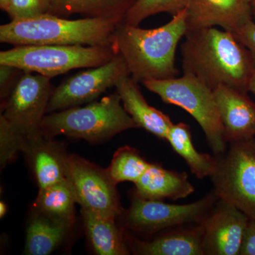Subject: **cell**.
Masks as SVG:
<instances>
[{
	"instance_id": "52a82bcc",
	"label": "cell",
	"mask_w": 255,
	"mask_h": 255,
	"mask_svg": "<svg viewBox=\"0 0 255 255\" xmlns=\"http://www.w3.org/2000/svg\"><path fill=\"white\" fill-rule=\"evenodd\" d=\"M210 177L219 199L255 221V137L231 142Z\"/></svg>"
},
{
	"instance_id": "d6a6232c",
	"label": "cell",
	"mask_w": 255,
	"mask_h": 255,
	"mask_svg": "<svg viewBox=\"0 0 255 255\" xmlns=\"http://www.w3.org/2000/svg\"><path fill=\"white\" fill-rule=\"evenodd\" d=\"M10 0H0V7L3 11H6L9 6Z\"/></svg>"
},
{
	"instance_id": "30bf717a",
	"label": "cell",
	"mask_w": 255,
	"mask_h": 255,
	"mask_svg": "<svg viewBox=\"0 0 255 255\" xmlns=\"http://www.w3.org/2000/svg\"><path fill=\"white\" fill-rule=\"evenodd\" d=\"M67 179L73 186L81 209L119 218L124 212L117 185L107 169L75 154L69 155Z\"/></svg>"
},
{
	"instance_id": "7402d4cb",
	"label": "cell",
	"mask_w": 255,
	"mask_h": 255,
	"mask_svg": "<svg viewBox=\"0 0 255 255\" xmlns=\"http://www.w3.org/2000/svg\"><path fill=\"white\" fill-rule=\"evenodd\" d=\"M78 204L73 186L68 179L39 189L33 209L50 219L73 225Z\"/></svg>"
},
{
	"instance_id": "4316f807",
	"label": "cell",
	"mask_w": 255,
	"mask_h": 255,
	"mask_svg": "<svg viewBox=\"0 0 255 255\" xmlns=\"http://www.w3.org/2000/svg\"><path fill=\"white\" fill-rule=\"evenodd\" d=\"M50 0H10L6 12L11 20L24 19L48 14Z\"/></svg>"
},
{
	"instance_id": "603a6c76",
	"label": "cell",
	"mask_w": 255,
	"mask_h": 255,
	"mask_svg": "<svg viewBox=\"0 0 255 255\" xmlns=\"http://www.w3.org/2000/svg\"><path fill=\"white\" fill-rule=\"evenodd\" d=\"M167 141L172 149L187 162L191 173L198 179L211 177L216 169V156L198 152L192 142L190 127L184 123L172 124Z\"/></svg>"
},
{
	"instance_id": "e0dca14e",
	"label": "cell",
	"mask_w": 255,
	"mask_h": 255,
	"mask_svg": "<svg viewBox=\"0 0 255 255\" xmlns=\"http://www.w3.org/2000/svg\"><path fill=\"white\" fill-rule=\"evenodd\" d=\"M124 108L136 124L156 137L167 140V134L172 123L166 115L148 105L142 96L138 82L130 75L122 77L115 85Z\"/></svg>"
},
{
	"instance_id": "f1b7e54d",
	"label": "cell",
	"mask_w": 255,
	"mask_h": 255,
	"mask_svg": "<svg viewBox=\"0 0 255 255\" xmlns=\"http://www.w3.org/2000/svg\"><path fill=\"white\" fill-rule=\"evenodd\" d=\"M233 33L238 41L251 52L255 60V21H248Z\"/></svg>"
},
{
	"instance_id": "484cf974",
	"label": "cell",
	"mask_w": 255,
	"mask_h": 255,
	"mask_svg": "<svg viewBox=\"0 0 255 255\" xmlns=\"http://www.w3.org/2000/svg\"><path fill=\"white\" fill-rule=\"evenodd\" d=\"M25 140L13 130L7 121L0 116V167L4 168L14 162L18 152H22Z\"/></svg>"
},
{
	"instance_id": "6da1fadb",
	"label": "cell",
	"mask_w": 255,
	"mask_h": 255,
	"mask_svg": "<svg viewBox=\"0 0 255 255\" xmlns=\"http://www.w3.org/2000/svg\"><path fill=\"white\" fill-rule=\"evenodd\" d=\"M184 37L180 46L183 73L213 90L226 86L249 92L255 60L233 32L204 28L187 31Z\"/></svg>"
},
{
	"instance_id": "5b68a950",
	"label": "cell",
	"mask_w": 255,
	"mask_h": 255,
	"mask_svg": "<svg viewBox=\"0 0 255 255\" xmlns=\"http://www.w3.org/2000/svg\"><path fill=\"white\" fill-rule=\"evenodd\" d=\"M142 84L164 103L181 107L194 117L205 134L214 155L217 157L226 152L228 143L225 138L214 90L187 74L167 80H146Z\"/></svg>"
},
{
	"instance_id": "4dcf8cb0",
	"label": "cell",
	"mask_w": 255,
	"mask_h": 255,
	"mask_svg": "<svg viewBox=\"0 0 255 255\" xmlns=\"http://www.w3.org/2000/svg\"><path fill=\"white\" fill-rule=\"evenodd\" d=\"M248 91L251 92L253 95H255V72L254 75H253V78L251 79V83H250L249 89Z\"/></svg>"
},
{
	"instance_id": "9c48e42d",
	"label": "cell",
	"mask_w": 255,
	"mask_h": 255,
	"mask_svg": "<svg viewBox=\"0 0 255 255\" xmlns=\"http://www.w3.org/2000/svg\"><path fill=\"white\" fill-rule=\"evenodd\" d=\"M50 80L23 71L9 97L1 103V115L25 140L41 135L42 122L55 90Z\"/></svg>"
},
{
	"instance_id": "7c38bea8",
	"label": "cell",
	"mask_w": 255,
	"mask_h": 255,
	"mask_svg": "<svg viewBox=\"0 0 255 255\" xmlns=\"http://www.w3.org/2000/svg\"><path fill=\"white\" fill-rule=\"evenodd\" d=\"M249 221L241 210L219 199L201 223L204 255H239Z\"/></svg>"
},
{
	"instance_id": "ba28073f",
	"label": "cell",
	"mask_w": 255,
	"mask_h": 255,
	"mask_svg": "<svg viewBox=\"0 0 255 255\" xmlns=\"http://www.w3.org/2000/svg\"><path fill=\"white\" fill-rule=\"evenodd\" d=\"M219 199L214 190L188 204H166L134 195L130 207L119 218L124 228L142 234H157L169 228L203 222Z\"/></svg>"
},
{
	"instance_id": "277c9868",
	"label": "cell",
	"mask_w": 255,
	"mask_h": 255,
	"mask_svg": "<svg viewBox=\"0 0 255 255\" xmlns=\"http://www.w3.org/2000/svg\"><path fill=\"white\" fill-rule=\"evenodd\" d=\"M135 128L136 124L124 108L116 92L85 107L47 114L42 122L41 134L51 138L63 135L99 143Z\"/></svg>"
},
{
	"instance_id": "836d02e7",
	"label": "cell",
	"mask_w": 255,
	"mask_h": 255,
	"mask_svg": "<svg viewBox=\"0 0 255 255\" xmlns=\"http://www.w3.org/2000/svg\"><path fill=\"white\" fill-rule=\"evenodd\" d=\"M253 21H255V0H251Z\"/></svg>"
},
{
	"instance_id": "83f0119b",
	"label": "cell",
	"mask_w": 255,
	"mask_h": 255,
	"mask_svg": "<svg viewBox=\"0 0 255 255\" xmlns=\"http://www.w3.org/2000/svg\"><path fill=\"white\" fill-rule=\"evenodd\" d=\"M23 70L11 65H0V98L1 103L9 97L14 90Z\"/></svg>"
},
{
	"instance_id": "ffe728a7",
	"label": "cell",
	"mask_w": 255,
	"mask_h": 255,
	"mask_svg": "<svg viewBox=\"0 0 255 255\" xmlns=\"http://www.w3.org/2000/svg\"><path fill=\"white\" fill-rule=\"evenodd\" d=\"M72 226V224L50 219L33 209L26 227L23 254H51L63 244Z\"/></svg>"
},
{
	"instance_id": "44dd1931",
	"label": "cell",
	"mask_w": 255,
	"mask_h": 255,
	"mask_svg": "<svg viewBox=\"0 0 255 255\" xmlns=\"http://www.w3.org/2000/svg\"><path fill=\"white\" fill-rule=\"evenodd\" d=\"M136 0H50L48 14L68 18L75 14L123 23Z\"/></svg>"
},
{
	"instance_id": "9a60e30c",
	"label": "cell",
	"mask_w": 255,
	"mask_h": 255,
	"mask_svg": "<svg viewBox=\"0 0 255 255\" xmlns=\"http://www.w3.org/2000/svg\"><path fill=\"white\" fill-rule=\"evenodd\" d=\"M201 223L164 230L150 241H142L127 234L126 238L134 255H204Z\"/></svg>"
},
{
	"instance_id": "7a4b0ae2",
	"label": "cell",
	"mask_w": 255,
	"mask_h": 255,
	"mask_svg": "<svg viewBox=\"0 0 255 255\" xmlns=\"http://www.w3.org/2000/svg\"><path fill=\"white\" fill-rule=\"evenodd\" d=\"M187 31V9L160 27L146 29L126 23L119 25L112 48L127 63L137 82L177 78L176 52Z\"/></svg>"
},
{
	"instance_id": "8992f818",
	"label": "cell",
	"mask_w": 255,
	"mask_h": 255,
	"mask_svg": "<svg viewBox=\"0 0 255 255\" xmlns=\"http://www.w3.org/2000/svg\"><path fill=\"white\" fill-rule=\"evenodd\" d=\"M116 55L111 46H18L0 52V65L53 78L75 69L100 66Z\"/></svg>"
},
{
	"instance_id": "cb8c5ba5",
	"label": "cell",
	"mask_w": 255,
	"mask_h": 255,
	"mask_svg": "<svg viewBox=\"0 0 255 255\" xmlns=\"http://www.w3.org/2000/svg\"><path fill=\"white\" fill-rule=\"evenodd\" d=\"M150 164L135 148L124 146L116 151L107 170L116 184L123 182L135 184L143 175Z\"/></svg>"
},
{
	"instance_id": "f546056e",
	"label": "cell",
	"mask_w": 255,
	"mask_h": 255,
	"mask_svg": "<svg viewBox=\"0 0 255 255\" xmlns=\"http://www.w3.org/2000/svg\"><path fill=\"white\" fill-rule=\"evenodd\" d=\"M239 255H255V221L250 219Z\"/></svg>"
},
{
	"instance_id": "ac0fdd59",
	"label": "cell",
	"mask_w": 255,
	"mask_h": 255,
	"mask_svg": "<svg viewBox=\"0 0 255 255\" xmlns=\"http://www.w3.org/2000/svg\"><path fill=\"white\" fill-rule=\"evenodd\" d=\"M135 185L134 195L148 200L177 201L185 199L195 191L187 172L169 170L157 163H150Z\"/></svg>"
},
{
	"instance_id": "3957f363",
	"label": "cell",
	"mask_w": 255,
	"mask_h": 255,
	"mask_svg": "<svg viewBox=\"0 0 255 255\" xmlns=\"http://www.w3.org/2000/svg\"><path fill=\"white\" fill-rule=\"evenodd\" d=\"M121 22L102 18L71 20L45 14L11 20L0 26V41L14 46L30 45L112 46Z\"/></svg>"
},
{
	"instance_id": "2e32d148",
	"label": "cell",
	"mask_w": 255,
	"mask_h": 255,
	"mask_svg": "<svg viewBox=\"0 0 255 255\" xmlns=\"http://www.w3.org/2000/svg\"><path fill=\"white\" fill-rule=\"evenodd\" d=\"M22 152L39 189L66 179L69 155L63 142L41 135L27 140Z\"/></svg>"
},
{
	"instance_id": "5bb4252c",
	"label": "cell",
	"mask_w": 255,
	"mask_h": 255,
	"mask_svg": "<svg viewBox=\"0 0 255 255\" xmlns=\"http://www.w3.org/2000/svg\"><path fill=\"white\" fill-rule=\"evenodd\" d=\"M214 92L228 143L255 137V103L248 92L226 86Z\"/></svg>"
},
{
	"instance_id": "4fadbf2b",
	"label": "cell",
	"mask_w": 255,
	"mask_h": 255,
	"mask_svg": "<svg viewBox=\"0 0 255 255\" xmlns=\"http://www.w3.org/2000/svg\"><path fill=\"white\" fill-rule=\"evenodd\" d=\"M186 9L187 31L219 26L233 32L253 20L251 0H189Z\"/></svg>"
},
{
	"instance_id": "1f68e13d",
	"label": "cell",
	"mask_w": 255,
	"mask_h": 255,
	"mask_svg": "<svg viewBox=\"0 0 255 255\" xmlns=\"http://www.w3.org/2000/svg\"><path fill=\"white\" fill-rule=\"evenodd\" d=\"M6 204H4V202L3 201H1L0 203V216H1V219L5 216V214H6Z\"/></svg>"
},
{
	"instance_id": "d4e9b609",
	"label": "cell",
	"mask_w": 255,
	"mask_h": 255,
	"mask_svg": "<svg viewBox=\"0 0 255 255\" xmlns=\"http://www.w3.org/2000/svg\"><path fill=\"white\" fill-rule=\"evenodd\" d=\"M189 0H136L126 16L124 23L139 26L145 18L167 13L172 16L187 8Z\"/></svg>"
},
{
	"instance_id": "d6986e66",
	"label": "cell",
	"mask_w": 255,
	"mask_h": 255,
	"mask_svg": "<svg viewBox=\"0 0 255 255\" xmlns=\"http://www.w3.org/2000/svg\"><path fill=\"white\" fill-rule=\"evenodd\" d=\"M81 215L87 237L96 254H130L124 231L116 223L117 218L104 216L82 209Z\"/></svg>"
},
{
	"instance_id": "8fae6325",
	"label": "cell",
	"mask_w": 255,
	"mask_h": 255,
	"mask_svg": "<svg viewBox=\"0 0 255 255\" xmlns=\"http://www.w3.org/2000/svg\"><path fill=\"white\" fill-rule=\"evenodd\" d=\"M128 75L125 60L117 54L108 63L80 72L55 88L47 114L94 102L111 87H115L122 77Z\"/></svg>"
}]
</instances>
